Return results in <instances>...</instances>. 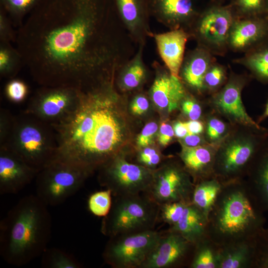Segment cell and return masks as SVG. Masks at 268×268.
Here are the masks:
<instances>
[{"mask_svg":"<svg viewBox=\"0 0 268 268\" xmlns=\"http://www.w3.org/2000/svg\"><path fill=\"white\" fill-rule=\"evenodd\" d=\"M16 43L37 83L83 93L112 84L137 48L113 0H41Z\"/></svg>","mask_w":268,"mask_h":268,"instance_id":"6da1fadb","label":"cell"},{"mask_svg":"<svg viewBox=\"0 0 268 268\" xmlns=\"http://www.w3.org/2000/svg\"><path fill=\"white\" fill-rule=\"evenodd\" d=\"M116 98L112 85L82 93L77 110L53 127L59 145L55 160L92 171L116 156L123 136Z\"/></svg>","mask_w":268,"mask_h":268,"instance_id":"7a4b0ae2","label":"cell"},{"mask_svg":"<svg viewBox=\"0 0 268 268\" xmlns=\"http://www.w3.org/2000/svg\"><path fill=\"white\" fill-rule=\"evenodd\" d=\"M52 228L50 214L36 195L21 198L0 222V255L7 263L21 266L42 255Z\"/></svg>","mask_w":268,"mask_h":268,"instance_id":"3957f363","label":"cell"},{"mask_svg":"<svg viewBox=\"0 0 268 268\" xmlns=\"http://www.w3.org/2000/svg\"><path fill=\"white\" fill-rule=\"evenodd\" d=\"M264 212L247 183L223 184L208 215L207 237L219 246L253 239L264 228Z\"/></svg>","mask_w":268,"mask_h":268,"instance_id":"277c9868","label":"cell"},{"mask_svg":"<svg viewBox=\"0 0 268 268\" xmlns=\"http://www.w3.org/2000/svg\"><path fill=\"white\" fill-rule=\"evenodd\" d=\"M54 128L24 112L15 116L6 147L39 172L56 157L58 150Z\"/></svg>","mask_w":268,"mask_h":268,"instance_id":"5b68a950","label":"cell"},{"mask_svg":"<svg viewBox=\"0 0 268 268\" xmlns=\"http://www.w3.org/2000/svg\"><path fill=\"white\" fill-rule=\"evenodd\" d=\"M113 197L111 209L101 222L104 235L110 238L154 229L160 205L146 193Z\"/></svg>","mask_w":268,"mask_h":268,"instance_id":"8992f818","label":"cell"},{"mask_svg":"<svg viewBox=\"0 0 268 268\" xmlns=\"http://www.w3.org/2000/svg\"><path fill=\"white\" fill-rule=\"evenodd\" d=\"M92 171L55 160L36 176V196L47 206L64 202L83 186Z\"/></svg>","mask_w":268,"mask_h":268,"instance_id":"52a82bcc","label":"cell"},{"mask_svg":"<svg viewBox=\"0 0 268 268\" xmlns=\"http://www.w3.org/2000/svg\"><path fill=\"white\" fill-rule=\"evenodd\" d=\"M161 234L155 229L110 237L102 257L113 268H141Z\"/></svg>","mask_w":268,"mask_h":268,"instance_id":"ba28073f","label":"cell"},{"mask_svg":"<svg viewBox=\"0 0 268 268\" xmlns=\"http://www.w3.org/2000/svg\"><path fill=\"white\" fill-rule=\"evenodd\" d=\"M41 86L31 97L24 112L53 127L67 120L81 103L82 93L75 88Z\"/></svg>","mask_w":268,"mask_h":268,"instance_id":"9c48e42d","label":"cell"},{"mask_svg":"<svg viewBox=\"0 0 268 268\" xmlns=\"http://www.w3.org/2000/svg\"><path fill=\"white\" fill-rule=\"evenodd\" d=\"M99 182L113 197L147 193L153 173L138 164L115 156L101 167Z\"/></svg>","mask_w":268,"mask_h":268,"instance_id":"30bf717a","label":"cell"},{"mask_svg":"<svg viewBox=\"0 0 268 268\" xmlns=\"http://www.w3.org/2000/svg\"><path fill=\"white\" fill-rule=\"evenodd\" d=\"M235 14L231 5L216 3L200 12L192 26V34L201 46L220 52L228 46Z\"/></svg>","mask_w":268,"mask_h":268,"instance_id":"8fae6325","label":"cell"},{"mask_svg":"<svg viewBox=\"0 0 268 268\" xmlns=\"http://www.w3.org/2000/svg\"><path fill=\"white\" fill-rule=\"evenodd\" d=\"M195 184L180 167L167 165L153 173L152 182L146 193L159 205L182 201L191 202Z\"/></svg>","mask_w":268,"mask_h":268,"instance_id":"7c38bea8","label":"cell"},{"mask_svg":"<svg viewBox=\"0 0 268 268\" xmlns=\"http://www.w3.org/2000/svg\"><path fill=\"white\" fill-rule=\"evenodd\" d=\"M264 134L233 140L215 158V177L223 184L238 180L241 172L261 148Z\"/></svg>","mask_w":268,"mask_h":268,"instance_id":"4fadbf2b","label":"cell"},{"mask_svg":"<svg viewBox=\"0 0 268 268\" xmlns=\"http://www.w3.org/2000/svg\"><path fill=\"white\" fill-rule=\"evenodd\" d=\"M195 245L179 233L167 229L141 268H175L189 266Z\"/></svg>","mask_w":268,"mask_h":268,"instance_id":"5bb4252c","label":"cell"},{"mask_svg":"<svg viewBox=\"0 0 268 268\" xmlns=\"http://www.w3.org/2000/svg\"><path fill=\"white\" fill-rule=\"evenodd\" d=\"M38 172L11 150L0 147V195L19 193Z\"/></svg>","mask_w":268,"mask_h":268,"instance_id":"9a60e30c","label":"cell"},{"mask_svg":"<svg viewBox=\"0 0 268 268\" xmlns=\"http://www.w3.org/2000/svg\"><path fill=\"white\" fill-rule=\"evenodd\" d=\"M200 0H149L151 16L170 30L192 26Z\"/></svg>","mask_w":268,"mask_h":268,"instance_id":"2e32d148","label":"cell"},{"mask_svg":"<svg viewBox=\"0 0 268 268\" xmlns=\"http://www.w3.org/2000/svg\"><path fill=\"white\" fill-rule=\"evenodd\" d=\"M117 12L133 41L138 47L151 37L149 0H113Z\"/></svg>","mask_w":268,"mask_h":268,"instance_id":"e0dca14e","label":"cell"},{"mask_svg":"<svg viewBox=\"0 0 268 268\" xmlns=\"http://www.w3.org/2000/svg\"><path fill=\"white\" fill-rule=\"evenodd\" d=\"M156 75L150 90L154 104L159 108L171 112L185 98V88L180 78L172 75L164 66L154 62Z\"/></svg>","mask_w":268,"mask_h":268,"instance_id":"ac0fdd59","label":"cell"},{"mask_svg":"<svg viewBox=\"0 0 268 268\" xmlns=\"http://www.w3.org/2000/svg\"><path fill=\"white\" fill-rule=\"evenodd\" d=\"M191 34L183 28L153 33L158 53L164 66L173 76L180 78L179 73L185 55L186 45Z\"/></svg>","mask_w":268,"mask_h":268,"instance_id":"d6986e66","label":"cell"},{"mask_svg":"<svg viewBox=\"0 0 268 268\" xmlns=\"http://www.w3.org/2000/svg\"><path fill=\"white\" fill-rule=\"evenodd\" d=\"M242 81L231 79L214 98V103L223 114L237 123L258 131L268 133V130L260 126L247 113L241 99Z\"/></svg>","mask_w":268,"mask_h":268,"instance_id":"ffe728a7","label":"cell"},{"mask_svg":"<svg viewBox=\"0 0 268 268\" xmlns=\"http://www.w3.org/2000/svg\"><path fill=\"white\" fill-rule=\"evenodd\" d=\"M268 32L267 22L259 16L236 18L230 32L228 46L235 51H245L261 42Z\"/></svg>","mask_w":268,"mask_h":268,"instance_id":"44dd1931","label":"cell"},{"mask_svg":"<svg viewBox=\"0 0 268 268\" xmlns=\"http://www.w3.org/2000/svg\"><path fill=\"white\" fill-rule=\"evenodd\" d=\"M210 51L200 46L185 55L180 71V77L192 89L200 92L204 88V78L213 64Z\"/></svg>","mask_w":268,"mask_h":268,"instance_id":"7402d4cb","label":"cell"},{"mask_svg":"<svg viewBox=\"0 0 268 268\" xmlns=\"http://www.w3.org/2000/svg\"><path fill=\"white\" fill-rule=\"evenodd\" d=\"M180 157L185 168L194 177V183L212 177L214 174L215 156L212 150L207 147L184 145Z\"/></svg>","mask_w":268,"mask_h":268,"instance_id":"603a6c76","label":"cell"},{"mask_svg":"<svg viewBox=\"0 0 268 268\" xmlns=\"http://www.w3.org/2000/svg\"><path fill=\"white\" fill-rule=\"evenodd\" d=\"M255 252V238L219 246L218 268H254Z\"/></svg>","mask_w":268,"mask_h":268,"instance_id":"cb8c5ba5","label":"cell"},{"mask_svg":"<svg viewBox=\"0 0 268 268\" xmlns=\"http://www.w3.org/2000/svg\"><path fill=\"white\" fill-rule=\"evenodd\" d=\"M251 164L250 180L247 184L262 210L268 211V147L261 148Z\"/></svg>","mask_w":268,"mask_h":268,"instance_id":"d4e9b609","label":"cell"},{"mask_svg":"<svg viewBox=\"0 0 268 268\" xmlns=\"http://www.w3.org/2000/svg\"><path fill=\"white\" fill-rule=\"evenodd\" d=\"M207 218L190 202L186 205L178 222L168 229L179 233L196 245L207 236Z\"/></svg>","mask_w":268,"mask_h":268,"instance_id":"484cf974","label":"cell"},{"mask_svg":"<svg viewBox=\"0 0 268 268\" xmlns=\"http://www.w3.org/2000/svg\"><path fill=\"white\" fill-rule=\"evenodd\" d=\"M144 46L139 45L134 55L118 71L120 72L118 83L121 89H136L145 79L147 69L143 58Z\"/></svg>","mask_w":268,"mask_h":268,"instance_id":"4316f807","label":"cell"},{"mask_svg":"<svg viewBox=\"0 0 268 268\" xmlns=\"http://www.w3.org/2000/svg\"><path fill=\"white\" fill-rule=\"evenodd\" d=\"M223 186V184L215 177L195 184L191 203L207 219Z\"/></svg>","mask_w":268,"mask_h":268,"instance_id":"83f0119b","label":"cell"},{"mask_svg":"<svg viewBox=\"0 0 268 268\" xmlns=\"http://www.w3.org/2000/svg\"><path fill=\"white\" fill-rule=\"evenodd\" d=\"M219 246L207 236L195 245L190 268H218Z\"/></svg>","mask_w":268,"mask_h":268,"instance_id":"f1b7e54d","label":"cell"},{"mask_svg":"<svg viewBox=\"0 0 268 268\" xmlns=\"http://www.w3.org/2000/svg\"><path fill=\"white\" fill-rule=\"evenodd\" d=\"M24 65L22 55L11 43L0 42V74L1 77L12 79Z\"/></svg>","mask_w":268,"mask_h":268,"instance_id":"f546056e","label":"cell"},{"mask_svg":"<svg viewBox=\"0 0 268 268\" xmlns=\"http://www.w3.org/2000/svg\"><path fill=\"white\" fill-rule=\"evenodd\" d=\"M41 0H0L3 9L14 27L19 28Z\"/></svg>","mask_w":268,"mask_h":268,"instance_id":"4dcf8cb0","label":"cell"},{"mask_svg":"<svg viewBox=\"0 0 268 268\" xmlns=\"http://www.w3.org/2000/svg\"><path fill=\"white\" fill-rule=\"evenodd\" d=\"M263 81H268V46L251 51L239 61Z\"/></svg>","mask_w":268,"mask_h":268,"instance_id":"1f68e13d","label":"cell"},{"mask_svg":"<svg viewBox=\"0 0 268 268\" xmlns=\"http://www.w3.org/2000/svg\"><path fill=\"white\" fill-rule=\"evenodd\" d=\"M41 256V265L44 268H80L82 266L73 255L58 248H47Z\"/></svg>","mask_w":268,"mask_h":268,"instance_id":"d6a6232c","label":"cell"},{"mask_svg":"<svg viewBox=\"0 0 268 268\" xmlns=\"http://www.w3.org/2000/svg\"><path fill=\"white\" fill-rule=\"evenodd\" d=\"M112 194L110 190L97 191L91 194L88 199L89 210L94 215L104 217L110 211L112 204Z\"/></svg>","mask_w":268,"mask_h":268,"instance_id":"836d02e7","label":"cell"},{"mask_svg":"<svg viewBox=\"0 0 268 268\" xmlns=\"http://www.w3.org/2000/svg\"><path fill=\"white\" fill-rule=\"evenodd\" d=\"M231 5L239 17L259 16L266 12V0H235Z\"/></svg>","mask_w":268,"mask_h":268,"instance_id":"e575fe53","label":"cell"},{"mask_svg":"<svg viewBox=\"0 0 268 268\" xmlns=\"http://www.w3.org/2000/svg\"><path fill=\"white\" fill-rule=\"evenodd\" d=\"M188 203L178 201L160 205L159 220L168 224L169 227L174 226L179 220Z\"/></svg>","mask_w":268,"mask_h":268,"instance_id":"d590c367","label":"cell"},{"mask_svg":"<svg viewBox=\"0 0 268 268\" xmlns=\"http://www.w3.org/2000/svg\"><path fill=\"white\" fill-rule=\"evenodd\" d=\"M254 268H268V228H264L255 237Z\"/></svg>","mask_w":268,"mask_h":268,"instance_id":"8d00e7d4","label":"cell"},{"mask_svg":"<svg viewBox=\"0 0 268 268\" xmlns=\"http://www.w3.org/2000/svg\"><path fill=\"white\" fill-rule=\"evenodd\" d=\"M5 93L9 100L14 103H20L26 98L28 94V86L22 80L12 78L6 84Z\"/></svg>","mask_w":268,"mask_h":268,"instance_id":"74e56055","label":"cell"},{"mask_svg":"<svg viewBox=\"0 0 268 268\" xmlns=\"http://www.w3.org/2000/svg\"><path fill=\"white\" fill-rule=\"evenodd\" d=\"M15 116L9 111L2 108L0 111V147L6 145L11 135Z\"/></svg>","mask_w":268,"mask_h":268,"instance_id":"f35d334b","label":"cell"},{"mask_svg":"<svg viewBox=\"0 0 268 268\" xmlns=\"http://www.w3.org/2000/svg\"><path fill=\"white\" fill-rule=\"evenodd\" d=\"M225 78V70L223 67L213 63L208 68L204 78V88L213 89L219 87Z\"/></svg>","mask_w":268,"mask_h":268,"instance_id":"ab89813d","label":"cell"},{"mask_svg":"<svg viewBox=\"0 0 268 268\" xmlns=\"http://www.w3.org/2000/svg\"><path fill=\"white\" fill-rule=\"evenodd\" d=\"M13 23L5 12L0 8V41L5 42H16L17 33L15 32Z\"/></svg>","mask_w":268,"mask_h":268,"instance_id":"60d3db41","label":"cell"},{"mask_svg":"<svg viewBox=\"0 0 268 268\" xmlns=\"http://www.w3.org/2000/svg\"><path fill=\"white\" fill-rule=\"evenodd\" d=\"M161 160L159 153L150 147L144 148L139 152L137 158L140 165L149 170L157 166Z\"/></svg>","mask_w":268,"mask_h":268,"instance_id":"b9f144b4","label":"cell"},{"mask_svg":"<svg viewBox=\"0 0 268 268\" xmlns=\"http://www.w3.org/2000/svg\"><path fill=\"white\" fill-rule=\"evenodd\" d=\"M157 129L158 126L156 123H147L137 137V145L141 147H145L151 144Z\"/></svg>","mask_w":268,"mask_h":268,"instance_id":"7bdbcfd3","label":"cell"},{"mask_svg":"<svg viewBox=\"0 0 268 268\" xmlns=\"http://www.w3.org/2000/svg\"><path fill=\"white\" fill-rule=\"evenodd\" d=\"M225 130V124L218 119L213 118L208 122L206 134L208 137L211 140H215L219 138Z\"/></svg>","mask_w":268,"mask_h":268,"instance_id":"ee69618b","label":"cell"},{"mask_svg":"<svg viewBox=\"0 0 268 268\" xmlns=\"http://www.w3.org/2000/svg\"><path fill=\"white\" fill-rule=\"evenodd\" d=\"M184 113L192 120H198L201 114V109L200 105L195 100L187 99L182 103Z\"/></svg>","mask_w":268,"mask_h":268,"instance_id":"f6af8a7d","label":"cell"},{"mask_svg":"<svg viewBox=\"0 0 268 268\" xmlns=\"http://www.w3.org/2000/svg\"><path fill=\"white\" fill-rule=\"evenodd\" d=\"M174 131L171 125L163 123L161 124L158 135L159 143L162 146H166L172 140Z\"/></svg>","mask_w":268,"mask_h":268,"instance_id":"bcb514c9","label":"cell"},{"mask_svg":"<svg viewBox=\"0 0 268 268\" xmlns=\"http://www.w3.org/2000/svg\"><path fill=\"white\" fill-rule=\"evenodd\" d=\"M149 107L147 99L142 95L136 96L131 104V110L134 114L141 115L145 112Z\"/></svg>","mask_w":268,"mask_h":268,"instance_id":"7dc6e473","label":"cell"},{"mask_svg":"<svg viewBox=\"0 0 268 268\" xmlns=\"http://www.w3.org/2000/svg\"><path fill=\"white\" fill-rule=\"evenodd\" d=\"M189 134H199L203 131V125L198 120H192L184 122Z\"/></svg>","mask_w":268,"mask_h":268,"instance_id":"c3c4849f","label":"cell"},{"mask_svg":"<svg viewBox=\"0 0 268 268\" xmlns=\"http://www.w3.org/2000/svg\"><path fill=\"white\" fill-rule=\"evenodd\" d=\"M182 139L185 146L188 147L200 146L202 142L201 137L198 134H188Z\"/></svg>","mask_w":268,"mask_h":268,"instance_id":"681fc988","label":"cell"},{"mask_svg":"<svg viewBox=\"0 0 268 268\" xmlns=\"http://www.w3.org/2000/svg\"><path fill=\"white\" fill-rule=\"evenodd\" d=\"M175 135L178 138H183L189 134L188 130L184 122L178 121L173 127Z\"/></svg>","mask_w":268,"mask_h":268,"instance_id":"f907efd6","label":"cell"},{"mask_svg":"<svg viewBox=\"0 0 268 268\" xmlns=\"http://www.w3.org/2000/svg\"><path fill=\"white\" fill-rule=\"evenodd\" d=\"M268 117V102L267 103L265 111L260 118V121H262L263 120Z\"/></svg>","mask_w":268,"mask_h":268,"instance_id":"816d5d0a","label":"cell"},{"mask_svg":"<svg viewBox=\"0 0 268 268\" xmlns=\"http://www.w3.org/2000/svg\"><path fill=\"white\" fill-rule=\"evenodd\" d=\"M266 12L268 14V0H266Z\"/></svg>","mask_w":268,"mask_h":268,"instance_id":"f5cc1de1","label":"cell"},{"mask_svg":"<svg viewBox=\"0 0 268 268\" xmlns=\"http://www.w3.org/2000/svg\"><path fill=\"white\" fill-rule=\"evenodd\" d=\"M216 1H218V0H215ZM232 1V2L234 1L235 0H231Z\"/></svg>","mask_w":268,"mask_h":268,"instance_id":"db71d44e","label":"cell"}]
</instances>
